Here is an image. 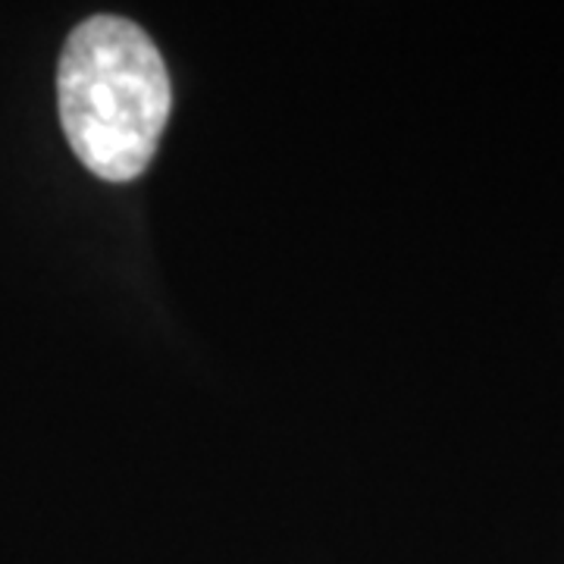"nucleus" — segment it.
I'll return each mask as SVG.
<instances>
[{"label": "nucleus", "instance_id": "f257e3e1", "mask_svg": "<svg viewBox=\"0 0 564 564\" xmlns=\"http://www.w3.org/2000/svg\"><path fill=\"white\" fill-rule=\"evenodd\" d=\"M57 104L82 166L122 185L154 161L173 110V85L158 44L139 22L98 13L63 44Z\"/></svg>", "mask_w": 564, "mask_h": 564}]
</instances>
